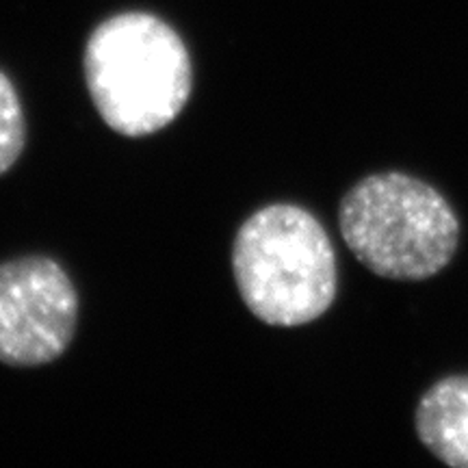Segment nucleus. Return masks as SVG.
Returning a JSON list of instances; mask_svg holds the SVG:
<instances>
[{"mask_svg":"<svg viewBox=\"0 0 468 468\" xmlns=\"http://www.w3.org/2000/svg\"><path fill=\"white\" fill-rule=\"evenodd\" d=\"M338 228L351 254L379 278H434L452 262L460 219L441 191L417 176L384 172L345 193Z\"/></svg>","mask_w":468,"mask_h":468,"instance_id":"3","label":"nucleus"},{"mask_svg":"<svg viewBox=\"0 0 468 468\" xmlns=\"http://www.w3.org/2000/svg\"><path fill=\"white\" fill-rule=\"evenodd\" d=\"M232 271L250 313L278 327L319 319L338 289L336 254L325 228L295 204L256 210L239 228Z\"/></svg>","mask_w":468,"mask_h":468,"instance_id":"2","label":"nucleus"},{"mask_svg":"<svg viewBox=\"0 0 468 468\" xmlns=\"http://www.w3.org/2000/svg\"><path fill=\"white\" fill-rule=\"evenodd\" d=\"M27 144V124L16 87L0 72V176L14 167Z\"/></svg>","mask_w":468,"mask_h":468,"instance_id":"6","label":"nucleus"},{"mask_svg":"<svg viewBox=\"0 0 468 468\" xmlns=\"http://www.w3.org/2000/svg\"><path fill=\"white\" fill-rule=\"evenodd\" d=\"M419 441L444 464L468 468V376H452L425 390L417 406Z\"/></svg>","mask_w":468,"mask_h":468,"instance_id":"5","label":"nucleus"},{"mask_svg":"<svg viewBox=\"0 0 468 468\" xmlns=\"http://www.w3.org/2000/svg\"><path fill=\"white\" fill-rule=\"evenodd\" d=\"M79 295L66 269L44 256L0 265V362L39 367L69 347Z\"/></svg>","mask_w":468,"mask_h":468,"instance_id":"4","label":"nucleus"},{"mask_svg":"<svg viewBox=\"0 0 468 468\" xmlns=\"http://www.w3.org/2000/svg\"><path fill=\"white\" fill-rule=\"evenodd\" d=\"M85 80L98 113L124 137L172 124L191 96L189 50L167 22L128 11L104 20L85 46Z\"/></svg>","mask_w":468,"mask_h":468,"instance_id":"1","label":"nucleus"}]
</instances>
